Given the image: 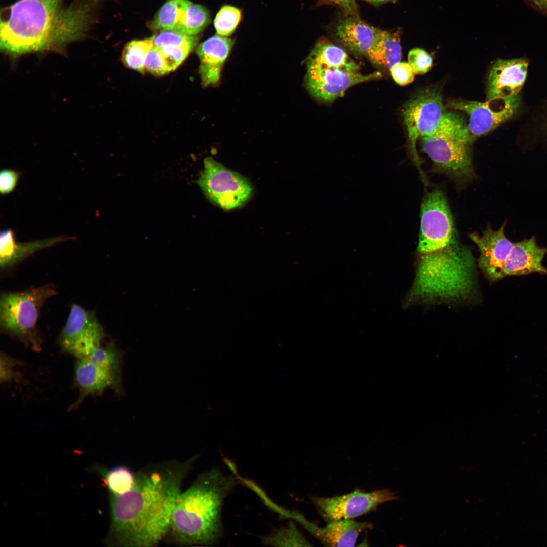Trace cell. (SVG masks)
Returning a JSON list of instances; mask_svg holds the SVG:
<instances>
[{
	"mask_svg": "<svg viewBox=\"0 0 547 547\" xmlns=\"http://www.w3.org/2000/svg\"><path fill=\"white\" fill-rule=\"evenodd\" d=\"M536 11L547 15V0H526Z\"/></svg>",
	"mask_w": 547,
	"mask_h": 547,
	"instance_id": "obj_36",
	"label": "cell"
},
{
	"mask_svg": "<svg viewBox=\"0 0 547 547\" xmlns=\"http://www.w3.org/2000/svg\"><path fill=\"white\" fill-rule=\"evenodd\" d=\"M233 44L232 38L217 34L199 45L197 50L200 60L199 71L204 86L214 85L218 82Z\"/></svg>",
	"mask_w": 547,
	"mask_h": 547,
	"instance_id": "obj_18",
	"label": "cell"
},
{
	"mask_svg": "<svg viewBox=\"0 0 547 547\" xmlns=\"http://www.w3.org/2000/svg\"><path fill=\"white\" fill-rule=\"evenodd\" d=\"M505 224L497 230L488 227L481 235L475 233L470 235L480 251L478 266L491 282L504 277V264L513 245L505 235Z\"/></svg>",
	"mask_w": 547,
	"mask_h": 547,
	"instance_id": "obj_14",
	"label": "cell"
},
{
	"mask_svg": "<svg viewBox=\"0 0 547 547\" xmlns=\"http://www.w3.org/2000/svg\"><path fill=\"white\" fill-rule=\"evenodd\" d=\"M262 540L264 543L274 546L311 545L293 523L275 531Z\"/></svg>",
	"mask_w": 547,
	"mask_h": 547,
	"instance_id": "obj_27",
	"label": "cell"
},
{
	"mask_svg": "<svg viewBox=\"0 0 547 547\" xmlns=\"http://www.w3.org/2000/svg\"><path fill=\"white\" fill-rule=\"evenodd\" d=\"M529 63L522 58L498 59L489 72L486 100L519 95L525 82Z\"/></svg>",
	"mask_w": 547,
	"mask_h": 547,
	"instance_id": "obj_15",
	"label": "cell"
},
{
	"mask_svg": "<svg viewBox=\"0 0 547 547\" xmlns=\"http://www.w3.org/2000/svg\"><path fill=\"white\" fill-rule=\"evenodd\" d=\"M89 470L100 476L109 494L121 495L128 491L133 487L136 480L137 474L124 465H117L108 468L94 465Z\"/></svg>",
	"mask_w": 547,
	"mask_h": 547,
	"instance_id": "obj_23",
	"label": "cell"
},
{
	"mask_svg": "<svg viewBox=\"0 0 547 547\" xmlns=\"http://www.w3.org/2000/svg\"><path fill=\"white\" fill-rule=\"evenodd\" d=\"M398 499L389 489L370 492L357 489L333 497H312V501L324 518L331 522L352 519L375 510L380 504Z\"/></svg>",
	"mask_w": 547,
	"mask_h": 547,
	"instance_id": "obj_13",
	"label": "cell"
},
{
	"mask_svg": "<svg viewBox=\"0 0 547 547\" xmlns=\"http://www.w3.org/2000/svg\"><path fill=\"white\" fill-rule=\"evenodd\" d=\"M16 365V361L5 354L1 353L0 371L1 382L10 381L16 377V373L14 371V367Z\"/></svg>",
	"mask_w": 547,
	"mask_h": 547,
	"instance_id": "obj_35",
	"label": "cell"
},
{
	"mask_svg": "<svg viewBox=\"0 0 547 547\" xmlns=\"http://www.w3.org/2000/svg\"><path fill=\"white\" fill-rule=\"evenodd\" d=\"M389 71L394 81L401 86L412 82L416 74L409 63L401 61L391 67Z\"/></svg>",
	"mask_w": 547,
	"mask_h": 547,
	"instance_id": "obj_33",
	"label": "cell"
},
{
	"mask_svg": "<svg viewBox=\"0 0 547 547\" xmlns=\"http://www.w3.org/2000/svg\"><path fill=\"white\" fill-rule=\"evenodd\" d=\"M232 475L213 468L199 475L179 494L174 506L169 531L182 545H211L223 533L221 511L226 495L236 484Z\"/></svg>",
	"mask_w": 547,
	"mask_h": 547,
	"instance_id": "obj_3",
	"label": "cell"
},
{
	"mask_svg": "<svg viewBox=\"0 0 547 547\" xmlns=\"http://www.w3.org/2000/svg\"><path fill=\"white\" fill-rule=\"evenodd\" d=\"M366 57L376 66L389 70L400 62L402 58V48L398 33L380 29Z\"/></svg>",
	"mask_w": 547,
	"mask_h": 547,
	"instance_id": "obj_22",
	"label": "cell"
},
{
	"mask_svg": "<svg viewBox=\"0 0 547 547\" xmlns=\"http://www.w3.org/2000/svg\"><path fill=\"white\" fill-rule=\"evenodd\" d=\"M203 163L196 183L211 203L230 210L242 206L250 198L252 188L246 178L211 157L206 158Z\"/></svg>",
	"mask_w": 547,
	"mask_h": 547,
	"instance_id": "obj_8",
	"label": "cell"
},
{
	"mask_svg": "<svg viewBox=\"0 0 547 547\" xmlns=\"http://www.w3.org/2000/svg\"><path fill=\"white\" fill-rule=\"evenodd\" d=\"M154 47L153 37L143 40H134L125 46L122 54V60L126 67L144 73L146 56Z\"/></svg>",
	"mask_w": 547,
	"mask_h": 547,
	"instance_id": "obj_25",
	"label": "cell"
},
{
	"mask_svg": "<svg viewBox=\"0 0 547 547\" xmlns=\"http://www.w3.org/2000/svg\"><path fill=\"white\" fill-rule=\"evenodd\" d=\"M302 522L324 544L330 546H353L361 532L372 528L370 523L352 519L331 522L322 528L303 520Z\"/></svg>",
	"mask_w": 547,
	"mask_h": 547,
	"instance_id": "obj_20",
	"label": "cell"
},
{
	"mask_svg": "<svg viewBox=\"0 0 547 547\" xmlns=\"http://www.w3.org/2000/svg\"><path fill=\"white\" fill-rule=\"evenodd\" d=\"M57 291L53 284L22 291L2 292L0 296V328L4 333L34 349L40 348L37 327L41 307Z\"/></svg>",
	"mask_w": 547,
	"mask_h": 547,
	"instance_id": "obj_7",
	"label": "cell"
},
{
	"mask_svg": "<svg viewBox=\"0 0 547 547\" xmlns=\"http://www.w3.org/2000/svg\"><path fill=\"white\" fill-rule=\"evenodd\" d=\"M445 112L441 93L437 89H427L416 94L404 106L402 115L407 128L414 163L422 179L426 180L421 161L416 150L419 138L435 132Z\"/></svg>",
	"mask_w": 547,
	"mask_h": 547,
	"instance_id": "obj_9",
	"label": "cell"
},
{
	"mask_svg": "<svg viewBox=\"0 0 547 547\" xmlns=\"http://www.w3.org/2000/svg\"><path fill=\"white\" fill-rule=\"evenodd\" d=\"M305 83L315 98L327 102L343 96L354 85L382 77L380 72L364 74L360 67L341 47L319 42L306 60Z\"/></svg>",
	"mask_w": 547,
	"mask_h": 547,
	"instance_id": "obj_5",
	"label": "cell"
},
{
	"mask_svg": "<svg viewBox=\"0 0 547 547\" xmlns=\"http://www.w3.org/2000/svg\"><path fill=\"white\" fill-rule=\"evenodd\" d=\"M197 457L137 474L133 487L109 495L110 523L105 543L110 546L157 545L170 530L182 482Z\"/></svg>",
	"mask_w": 547,
	"mask_h": 547,
	"instance_id": "obj_1",
	"label": "cell"
},
{
	"mask_svg": "<svg viewBox=\"0 0 547 547\" xmlns=\"http://www.w3.org/2000/svg\"><path fill=\"white\" fill-rule=\"evenodd\" d=\"M372 3H382L387 2L394 1L395 0H363Z\"/></svg>",
	"mask_w": 547,
	"mask_h": 547,
	"instance_id": "obj_38",
	"label": "cell"
},
{
	"mask_svg": "<svg viewBox=\"0 0 547 547\" xmlns=\"http://www.w3.org/2000/svg\"><path fill=\"white\" fill-rule=\"evenodd\" d=\"M153 37L154 46L161 48L166 46L190 45L196 47L198 37L190 36L175 30L161 31Z\"/></svg>",
	"mask_w": 547,
	"mask_h": 547,
	"instance_id": "obj_29",
	"label": "cell"
},
{
	"mask_svg": "<svg viewBox=\"0 0 547 547\" xmlns=\"http://www.w3.org/2000/svg\"><path fill=\"white\" fill-rule=\"evenodd\" d=\"M242 18L240 9L230 5L222 6L217 13L214 21L217 34L227 37L236 29Z\"/></svg>",
	"mask_w": 547,
	"mask_h": 547,
	"instance_id": "obj_28",
	"label": "cell"
},
{
	"mask_svg": "<svg viewBox=\"0 0 547 547\" xmlns=\"http://www.w3.org/2000/svg\"><path fill=\"white\" fill-rule=\"evenodd\" d=\"M331 1L335 2V3H337V4H340V5H348V4H349L350 3L353 2V1L354 0H331Z\"/></svg>",
	"mask_w": 547,
	"mask_h": 547,
	"instance_id": "obj_37",
	"label": "cell"
},
{
	"mask_svg": "<svg viewBox=\"0 0 547 547\" xmlns=\"http://www.w3.org/2000/svg\"><path fill=\"white\" fill-rule=\"evenodd\" d=\"M21 173L14 170L4 169L0 173V192L6 195L12 192L17 186Z\"/></svg>",
	"mask_w": 547,
	"mask_h": 547,
	"instance_id": "obj_34",
	"label": "cell"
},
{
	"mask_svg": "<svg viewBox=\"0 0 547 547\" xmlns=\"http://www.w3.org/2000/svg\"><path fill=\"white\" fill-rule=\"evenodd\" d=\"M194 47L190 45L166 46L159 48L170 72L175 70L184 61Z\"/></svg>",
	"mask_w": 547,
	"mask_h": 547,
	"instance_id": "obj_30",
	"label": "cell"
},
{
	"mask_svg": "<svg viewBox=\"0 0 547 547\" xmlns=\"http://www.w3.org/2000/svg\"><path fill=\"white\" fill-rule=\"evenodd\" d=\"M62 0H18L1 19V48L18 55L46 50L61 51L84 36L95 19L98 0H82L62 7Z\"/></svg>",
	"mask_w": 547,
	"mask_h": 547,
	"instance_id": "obj_2",
	"label": "cell"
},
{
	"mask_svg": "<svg viewBox=\"0 0 547 547\" xmlns=\"http://www.w3.org/2000/svg\"><path fill=\"white\" fill-rule=\"evenodd\" d=\"M521 103L520 95L481 102L457 100L450 102L451 108L466 113L469 118L467 126L474 138L487 134L512 118L518 112Z\"/></svg>",
	"mask_w": 547,
	"mask_h": 547,
	"instance_id": "obj_12",
	"label": "cell"
},
{
	"mask_svg": "<svg viewBox=\"0 0 547 547\" xmlns=\"http://www.w3.org/2000/svg\"><path fill=\"white\" fill-rule=\"evenodd\" d=\"M73 237L61 236L28 242H18L13 230L7 229L0 234V268L10 269L38 251L72 240Z\"/></svg>",
	"mask_w": 547,
	"mask_h": 547,
	"instance_id": "obj_16",
	"label": "cell"
},
{
	"mask_svg": "<svg viewBox=\"0 0 547 547\" xmlns=\"http://www.w3.org/2000/svg\"><path fill=\"white\" fill-rule=\"evenodd\" d=\"M75 378L84 395L99 393L108 387L121 389L120 375L89 357L78 359Z\"/></svg>",
	"mask_w": 547,
	"mask_h": 547,
	"instance_id": "obj_19",
	"label": "cell"
},
{
	"mask_svg": "<svg viewBox=\"0 0 547 547\" xmlns=\"http://www.w3.org/2000/svg\"><path fill=\"white\" fill-rule=\"evenodd\" d=\"M547 248L539 246L535 237L514 242L505 261L504 276H521L532 273L547 275L543 260Z\"/></svg>",
	"mask_w": 547,
	"mask_h": 547,
	"instance_id": "obj_17",
	"label": "cell"
},
{
	"mask_svg": "<svg viewBox=\"0 0 547 547\" xmlns=\"http://www.w3.org/2000/svg\"><path fill=\"white\" fill-rule=\"evenodd\" d=\"M458 241L445 196L441 190L434 189L422 203L417 251L445 246Z\"/></svg>",
	"mask_w": 547,
	"mask_h": 547,
	"instance_id": "obj_10",
	"label": "cell"
},
{
	"mask_svg": "<svg viewBox=\"0 0 547 547\" xmlns=\"http://www.w3.org/2000/svg\"><path fill=\"white\" fill-rule=\"evenodd\" d=\"M104 337V328L95 313L73 304L59 336V342L65 351L81 359L100 347Z\"/></svg>",
	"mask_w": 547,
	"mask_h": 547,
	"instance_id": "obj_11",
	"label": "cell"
},
{
	"mask_svg": "<svg viewBox=\"0 0 547 547\" xmlns=\"http://www.w3.org/2000/svg\"><path fill=\"white\" fill-rule=\"evenodd\" d=\"M190 3L188 0H167L155 15L151 28L161 31L175 30Z\"/></svg>",
	"mask_w": 547,
	"mask_h": 547,
	"instance_id": "obj_24",
	"label": "cell"
},
{
	"mask_svg": "<svg viewBox=\"0 0 547 547\" xmlns=\"http://www.w3.org/2000/svg\"><path fill=\"white\" fill-rule=\"evenodd\" d=\"M379 30L357 18L351 17L339 24L337 34L342 43L351 51L366 57Z\"/></svg>",
	"mask_w": 547,
	"mask_h": 547,
	"instance_id": "obj_21",
	"label": "cell"
},
{
	"mask_svg": "<svg viewBox=\"0 0 547 547\" xmlns=\"http://www.w3.org/2000/svg\"><path fill=\"white\" fill-rule=\"evenodd\" d=\"M408 60L416 74H423L427 73L433 65L431 56L421 48H417L411 50L408 53Z\"/></svg>",
	"mask_w": 547,
	"mask_h": 547,
	"instance_id": "obj_31",
	"label": "cell"
},
{
	"mask_svg": "<svg viewBox=\"0 0 547 547\" xmlns=\"http://www.w3.org/2000/svg\"><path fill=\"white\" fill-rule=\"evenodd\" d=\"M210 21V16L208 10L202 5L191 2L175 31L195 36L201 32Z\"/></svg>",
	"mask_w": 547,
	"mask_h": 547,
	"instance_id": "obj_26",
	"label": "cell"
},
{
	"mask_svg": "<svg viewBox=\"0 0 547 547\" xmlns=\"http://www.w3.org/2000/svg\"><path fill=\"white\" fill-rule=\"evenodd\" d=\"M475 271L471 252L458 241L417 251V269L409 301L431 304L470 299L476 288Z\"/></svg>",
	"mask_w": 547,
	"mask_h": 547,
	"instance_id": "obj_4",
	"label": "cell"
},
{
	"mask_svg": "<svg viewBox=\"0 0 547 547\" xmlns=\"http://www.w3.org/2000/svg\"><path fill=\"white\" fill-rule=\"evenodd\" d=\"M144 68L145 71L155 76H161L169 72L160 49L154 46L146 56Z\"/></svg>",
	"mask_w": 547,
	"mask_h": 547,
	"instance_id": "obj_32",
	"label": "cell"
},
{
	"mask_svg": "<svg viewBox=\"0 0 547 547\" xmlns=\"http://www.w3.org/2000/svg\"><path fill=\"white\" fill-rule=\"evenodd\" d=\"M420 139L423 151L437 171L459 182L474 178L470 150L474 139L461 115L445 112L435 132Z\"/></svg>",
	"mask_w": 547,
	"mask_h": 547,
	"instance_id": "obj_6",
	"label": "cell"
}]
</instances>
